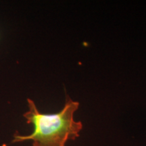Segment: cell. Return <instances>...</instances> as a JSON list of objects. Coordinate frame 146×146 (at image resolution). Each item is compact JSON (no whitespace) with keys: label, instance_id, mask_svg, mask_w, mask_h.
<instances>
[{"label":"cell","instance_id":"6da1fadb","mask_svg":"<svg viewBox=\"0 0 146 146\" xmlns=\"http://www.w3.org/2000/svg\"><path fill=\"white\" fill-rule=\"evenodd\" d=\"M29 110L23 114L27 124L33 125L34 131L29 135L14 134L12 143L31 140L33 146H65L68 140H75L83 129L81 121L74 120V114L79 102L72 100L66 94L62 110L56 114H42L33 100L27 99Z\"/></svg>","mask_w":146,"mask_h":146}]
</instances>
